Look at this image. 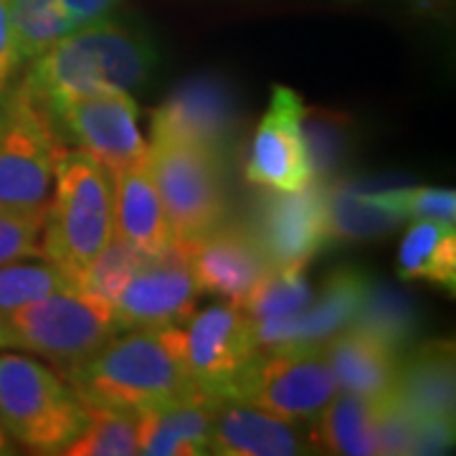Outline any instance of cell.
I'll use <instances>...</instances> for the list:
<instances>
[{
  "label": "cell",
  "mask_w": 456,
  "mask_h": 456,
  "mask_svg": "<svg viewBox=\"0 0 456 456\" xmlns=\"http://www.w3.org/2000/svg\"><path fill=\"white\" fill-rule=\"evenodd\" d=\"M26 66L20 82L51 119L74 99L142 86L158 66V51L140 26L107 18L69 33Z\"/></svg>",
  "instance_id": "obj_1"
},
{
  "label": "cell",
  "mask_w": 456,
  "mask_h": 456,
  "mask_svg": "<svg viewBox=\"0 0 456 456\" xmlns=\"http://www.w3.org/2000/svg\"><path fill=\"white\" fill-rule=\"evenodd\" d=\"M86 403L142 413L193 395L183 362V327H142L107 342L64 375Z\"/></svg>",
  "instance_id": "obj_2"
},
{
  "label": "cell",
  "mask_w": 456,
  "mask_h": 456,
  "mask_svg": "<svg viewBox=\"0 0 456 456\" xmlns=\"http://www.w3.org/2000/svg\"><path fill=\"white\" fill-rule=\"evenodd\" d=\"M51 191L41 256L61 266L77 284L114 239L112 175L86 150H64L56 160Z\"/></svg>",
  "instance_id": "obj_3"
},
{
  "label": "cell",
  "mask_w": 456,
  "mask_h": 456,
  "mask_svg": "<svg viewBox=\"0 0 456 456\" xmlns=\"http://www.w3.org/2000/svg\"><path fill=\"white\" fill-rule=\"evenodd\" d=\"M89 406L49 365L0 355V428L36 454H61L79 436Z\"/></svg>",
  "instance_id": "obj_4"
},
{
  "label": "cell",
  "mask_w": 456,
  "mask_h": 456,
  "mask_svg": "<svg viewBox=\"0 0 456 456\" xmlns=\"http://www.w3.org/2000/svg\"><path fill=\"white\" fill-rule=\"evenodd\" d=\"M64 152L46 112L16 82L0 94V208L46 213L56 160Z\"/></svg>",
  "instance_id": "obj_5"
},
{
  "label": "cell",
  "mask_w": 456,
  "mask_h": 456,
  "mask_svg": "<svg viewBox=\"0 0 456 456\" xmlns=\"http://www.w3.org/2000/svg\"><path fill=\"white\" fill-rule=\"evenodd\" d=\"M11 347L41 355L61 373H71L119 332L112 305L102 297L66 289L31 302L5 317Z\"/></svg>",
  "instance_id": "obj_6"
},
{
  "label": "cell",
  "mask_w": 456,
  "mask_h": 456,
  "mask_svg": "<svg viewBox=\"0 0 456 456\" xmlns=\"http://www.w3.org/2000/svg\"><path fill=\"white\" fill-rule=\"evenodd\" d=\"M221 155L211 147L165 140H152L147 147L150 173L175 241L193 239L224 221L226 193Z\"/></svg>",
  "instance_id": "obj_7"
},
{
  "label": "cell",
  "mask_w": 456,
  "mask_h": 456,
  "mask_svg": "<svg viewBox=\"0 0 456 456\" xmlns=\"http://www.w3.org/2000/svg\"><path fill=\"white\" fill-rule=\"evenodd\" d=\"M261 358L254 322L233 302L191 314L183 330L185 373L196 393L211 401H239L246 378Z\"/></svg>",
  "instance_id": "obj_8"
},
{
  "label": "cell",
  "mask_w": 456,
  "mask_h": 456,
  "mask_svg": "<svg viewBox=\"0 0 456 456\" xmlns=\"http://www.w3.org/2000/svg\"><path fill=\"white\" fill-rule=\"evenodd\" d=\"M338 393V378L320 347L264 355L246 378L239 401L299 424L314 421Z\"/></svg>",
  "instance_id": "obj_9"
},
{
  "label": "cell",
  "mask_w": 456,
  "mask_h": 456,
  "mask_svg": "<svg viewBox=\"0 0 456 456\" xmlns=\"http://www.w3.org/2000/svg\"><path fill=\"white\" fill-rule=\"evenodd\" d=\"M140 110L130 92H97L74 99L51 117L56 134L79 142L92 158L110 170V175L142 160L147 145L140 132Z\"/></svg>",
  "instance_id": "obj_10"
},
{
  "label": "cell",
  "mask_w": 456,
  "mask_h": 456,
  "mask_svg": "<svg viewBox=\"0 0 456 456\" xmlns=\"http://www.w3.org/2000/svg\"><path fill=\"white\" fill-rule=\"evenodd\" d=\"M305 102L289 86L272 89V104L261 117L246 160V180L294 193L314 183V167L305 137Z\"/></svg>",
  "instance_id": "obj_11"
},
{
  "label": "cell",
  "mask_w": 456,
  "mask_h": 456,
  "mask_svg": "<svg viewBox=\"0 0 456 456\" xmlns=\"http://www.w3.org/2000/svg\"><path fill=\"white\" fill-rule=\"evenodd\" d=\"M368 292V277L360 269L342 266L327 277L322 292L317 297L312 294L310 305L302 312L289 317L251 320L259 350L264 355L320 350L335 332L355 322Z\"/></svg>",
  "instance_id": "obj_12"
},
{
  "label": "cell",
  "mask_w": 456,
  "mask_h": 456,
  "mask_svg": "<svg viewBox=\"0 0 456 456\" xmlns=\"http://www.w3.org/2000/svg\"><path fill=\"white\" fill-rule=\"evenodd\" d=\"M198 284L178 248L145 256L132 277L114 294V322L119 330L178 327L196 312Z\"/></svg>",
  "instance_id": "obj_13"
},
{
  "label": "cell",
  "mask_w": 456,
  "mask_h": 456,
  "mask_svg": "<svg viewBox=\"0 0 456 456\" xmlns=\"http://www.w3.org/2000/svg\"><path fill=\"white\" fill-rule=\"evenodd\" d=\"M200 292L226 297L241 305L261 277L272 269L254 231L241 224H216L193 239L175 241Z\"/></svg>",
  "instance_id": "obj_14"
},
{
  "label": "cell",
  "mask_w": 456,
  "mask_h": 456,
  "mask_svg": "<svg viewBox=\"0 0 456 456\" xmlns=\"http://www.w3.org/2000/svg\"><path fill=\"white\" fill-rule=\"evenodd\" d=\"M272 269H305L330 244L325 185L302 191H272L264 196L256 226L251 228Z\"/></svg>",
  "instance_id": "obj_15"
},
{
  "label": "cell",
  "mask_w": 456,
  "mask_h": 456,
  "mask_svg": "<svg viewBox=\"0 0 456 456\" xmlns=\"http://www.w3.org/2000/svg\"><path fill=\"white\" fill-rule=\"evenodd\" d=\"M310 436L294 421L279 419L246 401H213V428L208 454L224 456H294L312 454Z\"/></svg>",
  "instance_id": "obj_16"
},
{
  "label": "cell",
  "mask_w": 456,
  "mask_h": 456,
  "mask_svg": "<svg viewBox=\"0 0 456 456\" xmlns=\"http://www.w3.org/2000/svg\"><path fill=\"white\" fill-rule=\"evenodd\" d=\"M233 127V99L218 82H191L180 86L152 114V140L188 142L224 152Z\"/></svg>",
  "instance_id": "obj_17"
},
{
  "label": "cell",
  "mask_w": 456,
  "mask_h": 456,
  "mask_svg": "<svg viewBox=\"0 0 456 456\" xmlns=\"http://www.w3.org/2000/svg\"><path fill=\"white\" fill-rule=\"evenodd\" d=\"M112 196L114 239L125 241L142 256H160L173 248V228L155 188L147 155L112 173Z\"/></svg>",
  "instance_id": "obj_18"
},
{
  "label": "cell",
  "mask_w": 456,
  "mask_h": 456,
  "mask_svg": "<svg viewBox=\"0 0 456 456\" xmlns=\"http://www.w3.org/2000/svg\"><path fill=\"white\" fill-rule=\"evenodd\" d=\"M393 393L421 424L454 426V345L428 342L403 353Z\"/></svg>",
  "instance_id": "obj_19"
},
{
  "label": "cell",
  "mask_w": 456,
  "mask_h": 456,
  "mask_svg": "<svg viewBox=\"0 0 456 456\" xmlns=\"http://www.w3.org/2000/svg\"><path fill=\"white\" fill-rule=\"evenodd\" d=\"M338 386L368 401L393 391L403 353L358 325L342 327L322 345Z\"/></svg>",
  "instance_id": "obj_20"
},
{
  "label": "cell",
  "mask_w": 456,
  "mask_h": 456,
  "mask_svg": "<svg viewBox=\"0 0 456 456\" xmlns=\"http://www.w3.org/2000/svg\"><path fill=\"white\" fill-rule=\"evenodd\" d=\"M26 64L69 33L112 18L122 0H8Z\"/></svg>",
  "instance_id": "obj_21"
},
{
  "label": "cell",
  "mask_w": 456,
  "mask_h": 456,
  "mask_svg": "<svg viewBox=\"0 0 456 456\" xmlns=\"http://www.w3.org/2000/svg\"><path fill=\"white\" fill-rule=\"evenodd\" d=\"M213 428V401L193 393L167 406L137 413L140 454L196 456L208 454Z\"/></svg>",
  "instance_id": "obj_22"
},
{
  "label": "cell",
  "mask_w": 456,
  "mask_h": 456,
  "mask_svg": "<svg viewBox=\"0 0 456 456\" xmlns=\"http://www.w3.org/2000/svg\"><path fill=\"white\" fill-rule=\"evenodd\" d=\"M312 446L327 454H380L373 403L358 393H338L310 428ZM314 449V452H317Z\"/></svg>",
  "instance_id": "obj_23"
},
{
  "label": "cell",
  "mask_w": 456,
  "mask_h": 456,
  "mask_svg": "<svg viewBox=\"0 0 456 456\" xmlns=\"http://www.w3.org/2000/svg\"><path fill=\"white\" fill-rule=\"evenodd\" d=\"M398 274L426 279L454 292L456 284V228L449 221L419 218L408 228L398 251Z\"/></svg>",
  "instance_id": "obj_24"
},
{
  "label": "cell",
  "mask_w": 456,
  "mask_h": 456,
  "mask_svg": "<svg viewBox=\"0 0 456 456\" xmlns=\"http://www.w3.org/2000/svg\"><path fill=\"white\" fill-rule=\"evenodd\" d=\"M327 231L332 241H358L388 233L403 224L398 213L383 203L378 193H365L345 185L325 188Z\"/></svg>",
  "instance_id": "obj_25"
},
{
  "label": "cell",
  "mask_w": 456,
  "mask_h": 456,
  "mask_svg": "<svg viewBox=\"0 0 456 456\" xmlns=\"http://www.w3.org/2000/svg\"><path fill=\"white\" fill-rule=\"evenodd\" d=\"M66 289H77V284L61 266L46 261H8L0 266V314L8 317L31 302Z\"/></svg>",
  "instance_id": "obj_26"
},
{
  "label": "cell",
  "mask_w": 456,
  "mask_h": 456,
  "mask_svg": "<svg viewBox=\"0 0 456 456\" xmlns=\"http://www.w3.org/2000/svg\"><path fill=\"white\" fill-rule=\"evenodd\" d=\"M89 406L86 426L79 436L66 444V456H132L140 454L137 416L114 408Z\"/></svg>",
  "instance_id": "obj_27"
},
{
  "label": "cell",
  "mask_w": 456,
  "mask_h": 456,
  "mask_svg": "<svg viewBox=\"0 0 456 456\" xmlns=\"http://www.w3.org/2000/svg\"><path fill=\"white\" fill-rule=\"evenodd\" d=\"M310 299L312 287L305 269H269L239 307L251 320H272L302 312Z\"/></svg>",
  "instance_id": "obj_28"
},
{
  "label": "cell",
  "mask_w": 456,
  "mask_h": 456,
  "mask_svg": "<svg viewBox=\"0 0 456 456\" xmlns=\"http://www.w3.org/2000/svg\"><path fill=\"white\" fill-rule=\"evenodd\" d=\"M353 325L373 332L375 338L386 340L398 353H406L411 335L416 332V322H413V314H411L406 299L393 292L373 289V287L365 297Z\"/></svg>",
  "instance_id": "obj_29"
},
{
  "label": "cell",
  "mask_w": 456,
  "mask_h": 456,
  "mask_svg": "<svg viewBox=\"0 0 456 456\" xmlns=\"http://www.w3.org/2000/svg\"><path fill=\"white\" fill-rule=\"evenodd\" d=\"M142 259L145 256L140 251H134L119 239H112L97 259L86 266L82 277L77 279V289L112 302L114 294L122 289V284L132 277V272L142 264Z\"/></svg>",
  "instance_id": "obj_30"
},
{
  "label": "cell",
  "mask_w": 456,
  "mask_h": 456,
  "mask_svg": "<svg viewBox=\"0 0 456 456\" xmlns=\"http://www.w3.org/2000/svg\"><path fill=\"white\" fill-rule=\"evenodd\" d=\"M383 203L398 213L403 221L413 218H434V221H449L456 218V193L441 191V188H393V191H378Z\"/></svg>",
  "instance_id": "obj_31"
},
{
  "label": "cell",
  "mask_w": 456,
  "mask_h": 456,
  "mask_svg": "<svg viewBox=\"0 0 456 456\" xmlns=\"http://www.w3.org/2000/svg\"><path fill=\"white\" fill-rule=\"evenodd\" d=\"M46 213H13L0 208V266L41 256V228Z\"/></svg>",
  "instance_id": "obj_32"
},
{
  "label": "cell",
  "mask_w": 456,
  "mask_h": 456,
  "mask_svg": "<svg viewBox=\"0 0 456 456\" xmlns=\"http://www.w3.org/2000/svg\"><path fill=\"white\" fill-rule=\"evenodd\" d=\"M26 66L18 46L16 26L11 16V3L0 0V94L18 82L20 69Z\"/></svg>",
  "instance_id": "obj_33"
},
{
  "label": "cell",
  "mask_w": 456,
  "mask_h": 456,
  "mask_svg": "<svg viewBox=\"0 0 456 456\" xmlns=\"http://www.w3.org/2000/svg\"><path fill=\"white\" fill-rule=\"evenodd\" d=\"M3 347H11V332H8L5 317L0 314V350H3Z\"/></svg>",
  "instance_id": "obj_34"
},
{
  "label": "cell",
  "mask_w": 456,
  "mask_h": 456,
  "mask_svg": "<svg viewBox=\"0 0 456 456\" xmlns=\"http://www.w3.org/2000/svg\"><path fill=\"white\" fill-rule=\"evenodd\" d=\"M13 449H11V441H8V436L3 434V428H0V454H11Z\"/></svg>",
  "instance_id": "obj_35"
}]
</instances>
